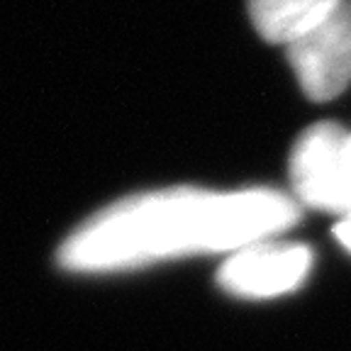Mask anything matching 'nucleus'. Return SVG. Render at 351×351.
I'll list each match as a JSON object with an SVG mask.
<instances>
[{"instance_id":"obj_2","label":"nucleus","mask_w":351,"mask_h":351,"mask_svg":"<svg viewBox=\"0 0 351 351\" xmlns=\"http://www.w3.org/2000/svg\"><path fill=\"white\" fill-rule=\"evenodd\" d=\"M291 183L298 203L351 215V132L335 122L307 127L293 144Z\"/></svg>"},{"instance_id":"obj_1","label":"nucleus","mask_w":351,"mask_h":351,"mask_svg":"<svg viewBox=\"0 0 351 351\" xmlns=\"http://www.w3.org/2000/svg\"><path fill=\"white\" fill-rule=\"evenodd\" d=\"M298 219L300 203L274 188H164L100 210L61 244L59 261L76 274H105L188 254H234Z\"/></svg>"},{"instance_id":"obj_6","label":"nucleus","mask_w":351,"mask_h":351,"mask_svg":"<svg viewBox=\"0 0 351 351\" xmlns=\"http://www.w3.org/2000/svg\"><path fill=\"white\" fill-rule=\"evenodd\" d=\"M335 234H337V239H339L341 244H344V247L351 252V215H346L339 225H337Z\"/></svg>"},{"instance_id":"obj_5","label":"nucleus","mask_w":351,"mask_h":351,"mask_svg":"<svg viewBox=\"0 0 351 351\" xmlns=\"http://www.w3.org/2000/svg\"><path fill=\"white\" fill-rule=\"evenodd\" d=\"M341 0H249V15L266 42L288 44L317 25Z\"/></svg>"},{"instance_id":"obj_4","label":"nucleus","mask_w":351,"mask_h":351,"mask_svg":"<svg viewBox=\"0 0 351 351\" xmlns=\"http://www.w3.org/2000/svg\"><path fill=\"white\" fill-rule=\"evenodd\" d=\"M313 252L288 241H256L234 252L219 269V285L232 295L271 298L305 280Z\"/></svg>"},{"instance_id":"obj_3","label":"nucleus","mask_w":351,"mask_h":351,"mask_svg":"<svg viewBox=\"0 0 351 351\" xmlns=\"http://www.w3.org/2000/svg\"><path fill=\"white\" fill-rule=\"evenodd\" d=\"M288 61L310 100H332L351 83V0L285 44Z\"/></svg>"}]
</instances>
